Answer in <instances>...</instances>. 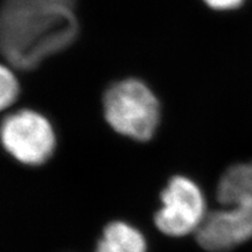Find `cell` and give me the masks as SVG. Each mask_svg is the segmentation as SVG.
Here are the masks:
<instances>
[{
	"label": "cell",
	"mask_w": 252,
	"mask_h": 252,
	"mask_svg": "<svg viewBox=\"0 0 252 252\" xmlns=\"http://www.w3.org/2000/svg\"><path fill=\"white\" fill-rule=\"evenodd\" d=\"M213 12H229L241 7L245 0H201Z\"/></svg>",
	"instance_id": "8"
},
{
	"label": "cell",
	"mask_w": 252,
	"mask_h": 252,
	"mask_svg": "<svg viewBox=\"0 0 252 252\" xmlns=\"http://www.w3.org/2000/svg\"><path fill=\"white\" fill-rule=\"evenodd\" d=\"M23 93L20 76L7 63L0 62V112L19 103Z\"/></svg>",
	"instance_id": "7"
},
{
	"label": "cell",
	"mask_w": 252,
	"mask_h": 252,
	"mask_svg": "<svg viewBox=\"0 0 252 252\" xmlns=\"http://www.w3.org/2000/svg\"><path fill=\"white\" fill-rule=\"evenodd\" d=\"M103 118L121 137L147 143L162 123V104L141 78L128 76L109 84L102 96Z\"/></svg>",
	"instance_id": "2"
},
{
	"label": "cell",
	"mask_w": 252,
	"mask_h": 252,
	"mask_svg": "<svg viewBox=\"0 0 252 252\" xmlns=\"http://www.w3.org/2000/svg\"><path fill=\"white\" fill-rule=\"evenodd\" d=\"M224 209L208 213L196 232L208 252H228L252 238V186H232L217 195Z\"/></svg>",
	"instance_id": "3"
},
{
	"label": "cell",
	"mask_w": 252,
	"mask_h": 252,
	"mask_svg": "<svg viewBox=\"0 0 252 252\" xmlns=\"http://www.w3.org/2000/svg\"><path fill=\"white\" fill-rule=\"evenodd\" d=\"M0 143L19 162L40 166L48 161L58 146L55 126L48 116L23 106L0 123Z\"/></svg>",
	"instance_id": "4"
},
{
	"label": "cell",
	"mask_w": 252,
	"mask_h": 252,
	"mask_svg": "<svg viewBox=\"0 0 252 252\" xmlns=\"http://www.w3.org/2000/svg\"><path fill=\"white\" fill-rule=\"evenodd\" d=\"M45 1L53 5H58L62 6V7L74 9V11H76L78 5V0H45Z\"/></svg>",
	"instance_id": "9"
},
{
	"label": "cell",
	"mask_w": 252,
	"mask_h": 252,
	"mask_svg": "<svg viewBox=\"0 0 252 252\" xmlns=\"http://www.w3.org/2000/svg\"><path fill=\"white\" fill-rule=\"evenodd\" d=\"M76 11L45 0H0V56L18 74L35 71L77 42Z\"/></svg>",
	"instance_id": "1"
},
{
	"label": "cell",
	"mask_w": 252,
	"mask_h": 252,
	"mask_svg": "<svg viewBox=\"0 0 252 252\" xmlns=\"http://www.w3.org/2000/svg\"><path fill=\"white\" fill-rule=\"evenodd\" d=\"M96 252H146V241L139 230L124 222L109 223Z\"/></svg>",
	"instance_id": "6"
},
{
	"label": "cell",
	"mask_w": 252,
	"mask_h": 252,
	"mask_svg": "<svg viewBox=\"0 0 252 252\" xmlns=\"http://www.w3.org/2000/svg\"><path fill=\"white\" fill-rule=\"evenodd\" d=\"M162 208L154 216L157 228L171 237L196 232L207 216L198 186L186 176H173L161 194Z\"/></svg>",
	"instance_id": "5"
}]
</instances>
